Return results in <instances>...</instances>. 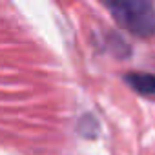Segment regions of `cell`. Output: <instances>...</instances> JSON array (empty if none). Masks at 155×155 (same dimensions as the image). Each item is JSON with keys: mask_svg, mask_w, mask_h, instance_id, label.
<instances>
[{"mask_svg": "<svg viewBox=\"0 0 155 155\" xmlns=\"http://www.w3.org/2000/svg\"><path fill=\"white\" fill-rule=\"evenodd\" d=\"M113 18L128 33L150 38L155 35V8L146 0H115L106 4Z\"/></svg>", "mask_w": 155, "mask_h": 155, "instance_id": "cell-1", "label": "cell"}, {"mask_svg": "<svg viewBox=\"0 0 155 155\" xmlns=\"http://www.w3.org/2000/svg\"><path fill=\"white\" fill-rule=\"evenodd\" d=\"M124 82L139 95H155V75L144 71H130L124 75Z\"/></svg>", "mask_w": 155, "mask_h": 155, "instance_id": "cell-2", "label": "cell"}]
</instances>
